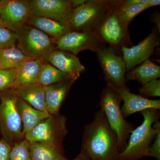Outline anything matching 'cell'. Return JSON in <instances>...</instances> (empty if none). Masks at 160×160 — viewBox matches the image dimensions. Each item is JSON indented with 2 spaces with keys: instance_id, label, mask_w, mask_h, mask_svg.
I'll return each mask as SVG.
<instances>
[{
  "instance_id": "6da1fadb",
  "label": "cell",
  "mask_w": 160,
  "mask_h": 160,
  "mask_svg": "<svg viewBox=\"0 0 160 160\" xmlns=\"http://www.w3.org/2000/svg\"><path fill=\"white\" fill-rule=\"evenodd\" d=\"M81 151L93 160L118 159L117 135L101 109L84 127Z\"/></svg>"
},
{
  "instance_id": "7a4b0ae2",
  "label": "cell",
  "mask_w": 160,
  "mask_h": 160,
  "mask_svg": "<svg viewBox=\"0 0 160 160\" xmlns=\"http://www.w3.org/2000/svg\"><path fill=\"white\" fill-rule=\"evenodd\" d=\"M141 112L144 118L143 122L132 132L118 160H138L145 157L154 141L156 131L153 125L159 119V110L148 109Z\"/></svg>"
},
{
  "instance_id": "3957f363",
  "label": "cell",
  "mask_w": 160,
  "mask_h": 160,
  "mask_svg": "<svg viewBox=\"0 0 160 160\" xmlns=\"http://www.w3.org/2000/svg\"><path fill=\"white\" fill-rule=\"evenodd\" d=\"M119 1L89 0L73 9L69 26L72 31L98 32Z\"/></svg>"
},
{
  "instance_id": "277c9868",
  "label": "cell",
  "mask_w": 160,
  "mask_h": 160,
  "mask_svg": "<svg viewBox=\"0 0 160 160\" xmlns=\"http://www.w3.org/2000/svg\"><path fill=\"white\" fill-rule=\"evenodd\" d=\"M122 101L118 92L107 85L101 93L99 103L100 109L117 135L120 152L126 148L130 134L135 129L133 124L125 120L121 107Z\"/></svg>"
},
{
  "instance_id": "5b68a950",
  "label": "cell",
  "mask_w": 160,
  "mask_h": 160,
  "mask_svg": "<svg viewBox=\"0 0 160 160\" xmlns=\"http://www.w3.org/2000/svg\"><path fill=\"white\" fill-rule=\"evenodd\" d=\"M16 33L17 47L32 59L47 62L49 55L56 50V40L35 27L26 25Z\"/></svg>"
},
{
  "instance_id": "8992f818",
  "label": "cell",
  "mask_w": 160,
  "mask_h": 160,
  "mask_svg": "<svg viewBox=\"0 0 160 160\" xmlns=\"http://www.w3.org/2000/svg\"><path fill=\"white\" fill-rule=\"evenodd\" d=\"M0 129L3 139L11 146L25 139L21 116L18 110V97L12 89L1 97Z\"/></svg>"
},
{
  "instance_id": "52a82bcc",
  "label": "cell",
  "mask_w": 160,
  "mask_h": 160,
  "mask_svg": "<svg viewBox=\"0 0 160 160\" xmlns=\"http://www.w3.org/2000/svg\"><path fill=\"white\" fill-rule=\"evenodd\" d=\"M67 132L66 117L58 114L50 115L25 133V139L29 142L62 143Z\"/></svg>"
},
{
  "instance_id": "ba28073f",
  "label": "cell",
  "mask_w": 160,
  "mask_h": 160,
  "mask_svg": "<svg viewBox=\"0 0 160 160\" xmlns=\"http://www.w3.org/2000/svg\"><path fill=\"white\" fill-rule=\"evenodd\" d=\"M111 46H103L97 52L108 86L115 89L126 86V63Z\"/></svg>"
},
{
  "instance_id": "9c48e42d",
  "label": "cell",
  "mask_w": 160,
  "mask_h": 160,
  "mask_svg": "<svg viewBox=\"0 0 160 160\" xmlns=\"http://www.w3.org/2000/svg\"><path fill=\"white\" fill-rule=\"evenodd\" d=\"M105 44L98 32H83L71 30L56 40V50L67 52L75 55L84 50L97 53L105 46Z\"/></svg>"
},
{
  "instance_id": "30bf717a",
  "label": "cell",
  "mask_w": 160,
  "mask_h": 160,
  "mask_svg": "<svg viewBox=\"0 0 160 160\" xmlns=\"http://www.w3.org/2000/svg\"><path fill=\"white\" fill-rule=\"evenodd\" d=\"M32 14L69 25L73 9L71 0L28 1Z\"/></svg>"
},
{
  "instance_id": "8fae6325",
  "label": "cell",
  "mask_w": 160,
  "mask_h": 160,
  "mask_svg": "<svg viewBox=\"0 0 160 160\" xmlns=\"http://www.w3.org/2000/svg\"><path fill=\"white\" fill-rule=\"evenodd\" d=\"M119 1L105 21L100 26L98 32L102 39L105 43L115 50H119L124 42L127 41V29L123 26L119 17Z\"/></svg>"
},
{
  "instance_id": "7c38bea8",
  "label": "cell",
  "mask_w": 160,
  "mask_h": 160,
  "mask_svg": "<svg viewBox=\"0 0 160 160\" xmlns=\"http://www.w3.org/2000/svg\"><path fill=\"white\" fill-rule=\"evenodd\" d=\"M32 14L28 1L7 0L0 11V19L3 26L17 32L20 28L27 25Z\"/></svg>"
},
{
  "instance_id": "4fadbf2b",
  "label": "cell",
  "mask_w": 160,
  "mask_h": 160,
  "mask_svg": "<svg viewBox=\"0 0 160 160\" xmlns=\"http://www.w3.org/2000/svg\"><path fill=\"white\" fill-rule=\"evenodd\" d=\"M158 35L157 30H153L136 46L130 48L125 46H122V58L126 63V71H130L136 66L141 65L153 54L155 49L159 42Z\"/></svg>"
},
{
  "instance_id": "5bb4252c",
  "label": "cell",
  "mask_w": 160,
  "mask_h": 160,
  "mask_svg": "<svg viewBox=\"0 0 160 160\" xmlns=\"http://www.w3.org/2000/svg\"><path fill=\"white\" fill-rule=\"evenodd\" d=\"M114 89L118 92L124 102L122 110L125 118L146 109L160 110V100H151L134 94L126 86L121 89Z\"/></svg>"
},
{
  "instance_id": "9a60e30c",
  "label": "cell",
  "mask_w": 160,
  "mask_h": 160,
  "mask_svg": "<svg viewBox=\"0 0 160 160\" xmlns=\"http://www.w3.org/2000/svg\"><path fill=\"white\" fill-rule=\"evenodd\" d=\"M47 62L60 71L77 78L85 70L79 58L67 52L55 50L49 55Z\"/></svg>"
},
{
  "instance_id": "2e32d148",
  "label": "cell",
  "mask_w": 160,
  "mask_h": 160,
  "mask_svg": "<svg viewBox=\"0 0 160 160\" xmlns=\"http://www.w3.org/2000/svg\"><path fill=\"white\" fill-rule=\"evenodd\" d=\"M46 86L35 82L12 90L18 98L24 100L35 109L48 112L46 104Z\"/></svg>"
},
{
  "instance_id": "e0dca14e",
  "label": "cell",
  "mask_w": 160,
  "mask_h": 160,
  "mask_svg": "<svg viewBox=\"0 0 160 160\" xmlns=\"http://www.w3.org/2000/svg\"><path fill=\"white\" fill-rule=\"evenodd\" d=\"M77 79L72 78L46 86V109L50 115L58 114L62 103Z\"/></svg>"
},
{
  "instance_id": "ac0fdd59",
  "label": "cell",
  "mask_w": 160,
  "mask_h": 160,
  "mask_svg": "<svg viewBox=\"0 0 160 160\" xmlns=\"http://www.w3.org/2000/svg\"><path fill=\"white\" fill-rule=\"evenodd\" d=\"M17 105L22 120L24 134L31 131L50 115L48 112L35 109L24 100L18 97Z\"/></svg>"
},
{
  "instance_id": "d6986e66",
  "label": "cell",
  "mask_w": 160,
  "mask_h": 160,
  "mask_svg": "<svg viewBox=\"0 0 160 160\" xmlns=\"http://www.w3.org/2000/svg\"><path fill=\"white\" fill-rule=\"evenodd\" d=\"M27 25L39 29L56 40L71 31L68 24L34 14L32 15L29 18Z\"/></svg>"
},
{
  "instance_id": "ffe728a7",
  "label": "cell",
  "mask_w": 160,
  "mask_h": 160,
  "mask_svg": "<svg viewBox=\"0 0 160 160\" xmlns=\"http://www.w3.org/2000/svg\"><path fill=\"white\" fill-rule=\"evenodd\" d=\"M31 160H62L66 159L62 143L29 142Z\"/></svg>"
},
{
  "instance_id": "44dd1931",
  "label": "cell",
  "mask_w": 160,
  "mask_h": 160,
  "mask_svg": "<svg viewBox=\"0 0 160 160\" xmlns=\"http://www.w3.org/2000/svg\"><path fill=\"white\" fill-rule=\"evenodd\" d=\"M45 62L38 59L26 61L16 69V75L13 88L37 82L39 76L42 65Z\"/></svg>"
},
{
  "instance_id": "7402d4cb",
  "label": "cell",
  "mask_w": 160,
  "mask_h": 160,
  "mask_svg": "<svg viewBox=\"0 0 160 160\" xmlns=\"http://www.w3.org/2000/svg\"><path fill=\"white\" fill-rule=\"evenodd\" d=\"M160 77V67L150 60L142 64L126 74V80L138 81L142 85Z\"/></svg>"
},
{
  "instance_id": "603a6c76",
  "label": "cell",
  "mask_w": 160,
  "mask_h": 160,
  "mask_svg": "<svg viewBox=\"0 0 160 160\" xmlns=\"http://www.w3.org/2000/svg\"><path fill=\"white\" fill-rule=\"evenodd\" d=\"M32 59L17 47L0 50V69H17L28 60Z\"/></svg>"
},
{
  "instance_id": "cb8c5ba5",
  "label": "cell",
  "mask_w": 160,
  "mask_h": 160,
  "mask_svg": "<svg viewBox=\"0 0 160 160\" xmlns=\"http://www.w3.org/2000/svg\"><path fill=\"white\" fill-rule=\"evenodd\" d=\"M45 62L42 65L41 72L37 82L43 86H47L56 83L61 82L74 78L64 73L52 66L51 64Z\"/></svg>"
},
{
  "instance_id": "d4e9b609",
  "label": "cell",
  "mask_w": 160,
  "mask_h": 160,
  "mask_svg": "<svg viewBox=\"0 0 160 160\" xmlns=\"http://www.w3.org/2000/svg\"><path fill=\"white\" fill-rule=\"evenodd\" d=\"M148 3L132 5L122 9H119L118 6L120 21L126 29H128V26L133 18L140 12L149 8Z\"/></svg>"
},
{
  "instance_id": "484cf974",
  "label": "cell",
  "mask_w": 160,
  "mask_h": 160,
  "mask_svg": "<svg viewBox=\"0 0 160 160\" xmlns=\"http://www.w3.org/2000/svg\"><path fill=\"white\" fill-rule=\"evenodd\" d=\"M9 160H31L29 142L24 139L12 146Z\"/></svg>"
},
{
  "instance_id": "4316f807",
  "label": "cell",
  "mask_w": 160,
  "mask_h": 160,
  "mask_svg": "<svg viewBox=\"0 0 160 160\" xmlns=\"http://www.w3.org/2000/svg\"><path fill=\"white\" fill-rule=\"evenodd\" d=\"M17 37L16 32L0 25V50L17 47Z\"/></svg>"
},
{
  "instance_id": "83f0119b",
  "label": "cell",
  "mask_w": 160,
  "mask_h": 160,
  "mask_svg": "<svg viewBox=\"0 0 160 160\" xmlns=\"http://www.w3.org/2000/svg\"><path fill=\"white\" fill-rule=\"evenodd\" d=\"M16 75V69H0V91L12 89Z\"/></svg>"
},
{
  "instance_id": "f1b7e54d",
  "label": "cell",
  "mask_w": 160,
  "mask_h": 160,
  "mask_svg": "<svg viewBox=\"0 0 160 160\" xmlns=\"http://www.w3.org/2000/svg\"><path fill=\"white\" fill-rule=\"evenodd\" d=\"M140 95L147 98L160 96V80L155 79L142 85L138 89Z\"/></svg>"
},
{
  "instance_id": "f546056e",
  "label": "cell",
  "mask_w": 160,
  "mask_h": 160,
  "mask_svg": "<svg viewBox=\"0 0 160 160\" xmlns=\"http://www.w3.org/2000/svg\"><path fill=\"white\" fill-rule=\"evenodd\" d=\"M156 131V135L154 142L146 152V157L155 158L157 160H160V122H156L153 125Z\"/></svg>"
},
{
  "instance_id": "4dcf8cb0",
  "label": "cell",
  "mask_w": 160,
  "mask_h": 160,
  "mask_svg": "<svg viewBox=\"0 0 160 160\" xmlns=\"http://www.w3.org/2000/svg\"><path fill=\"white\" fill-rule=\"evenodd\" d=\"M11 148L5 140H0V160H9Z\"/></svg>"
},
{
  "instance_id": "1f68e13d",
  "label": "cell",
  "mask_w": 160,
  "mask_h": 160,
  "mask_svg": "<svg viewBox=\"0 0 160 160\" xmlns=\"http://www.w3.org/2000/svg\"><path fill=\"white\" fill-rule=\"evenodd\" d=\"M86 0H71V6L73 9L86 2Z\"/></svg>"
},
{
  "instance_id": "d6a6232c",
  "label": "cell",
  "mask_w": 160,
  "mask_h": 160,
  "mask_svg": "<svg viewBox=\"0 0 160 160\" xmlns=\"http://www.w3.org/2000/svg\"><path fill=\"white\" fill-rule=\"evenodd\" d=\"M152 21L153 22L156 24L158 29L159 32L160 31V13H157L154 15L152 17Z\"/></svg>"
},
{
  "instance_id": "836d02e7",
  "label": "cell",
  "mask_w": 160,
  "mask_h": 160,
  "mask_svg": "<svg viewBox=\"0 0 160 160\" xmlns=\"http://www.w3.org/2000/svg\"><path fill=\"white\" fill-rule=\"evenodd\" d=\"M72 160H93L92 159L89 157H88L87 155H86L84 152L81 151L77 157L75 158Z\"/></svg>"
},
{
  "instance_id": "e575fe53",
  "label": "cell",
  "mask_w": 160,
  "mask_h": 160,
  "mask_svg": "<svg viewBox=\"0 0 160 160\" xmlns=\"http://www.w3.org/2000/svg\"><path fill=\"white\" fill-rule=\"evenodd\" d=\"M160 5V0H149L148 5L149 8L152 6H159Z\"/></svg>"
},
{
  "instance_id": "d590c367",
  "label": "cell",
  "mask_w": 160,
  "mask_h": 160,
  "mask_svg": "<svg viewBox=\"0 0 160 160\" xmlns=\"http://www.w3.org/2000/svg\"><path fill=\"white\" fill-rule=\"evenodd\" d=\"M7 1V0H2V1H0V11H1V9H2V8L3 6H4V5H5V4H6ZM0 25H2V26H3L1 19H0Z\"/></svg>"
},
{
  "instance_id": "8d00e7d4",
  "label": "cell",
  "mask_w": 160,
  "mask_h": 160,
  "mask_svg": "<svg viewBox=\"0 0 160 160\" xmlns=\"http://www.w3.org/2000/svg\"><path fill=\"white\" fill-rule=\"evenodd\" d=\"M68 160L67 159H64V160Z\"/></svg>"
}]
</instances>
